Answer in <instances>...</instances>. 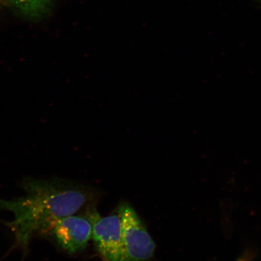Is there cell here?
Wrapping results in <instances>:
<instances>
[{"label": "cell", "mask_w": 261, "mask_h": 261, "mask_svg": "<svg viewBox=\"0 0 261 261\" xmlns=\"http://www.w3.org/2000/svg\"><path fill=\"white\" fill-rule=\"evenodd\" d=\"M22 188L25 194L21 197L0 198V210L14 215L9 226L24 250L35 233L43 232L60 218L74 215L91 198L84 186L65 179L25 178Z\"/></svg>", "instance_id": "6da1fadb"}, {"label": "cell", "mask_w": 261, "mask_h": 261, "mask_svg": "<svg viewBox=\"0 0 261 261\" xmlns=\"http://www.w3.org/2000/svg\"><path fill=\"white\" fill-rule=\"evenodd\" d=\"M122 221L126 261H148L154 256L155 244L134 208L122 203L117 208Z\"/></svg>", "instance_id": "7a4b0ae2"}, {"label": "cell", "mask_w": 261, "mask_h": 261, "mask_svg": "<svg viewBox=\"0 0 261 261\" xmlns=\"http://www.w3.org/2000/svg\"><path fill=\"white\" fill-rule=\"evenodd\" d=\"M92 224V238L104 261H126L122 221L118 214L100 217L96 211L87 216Z\"/></svg>", "instance_id": "3957f363"}, {"label": "cell", "mask_w": 261, "mask_h": 261, "mask_svg": "<svg viewBox=\"0 0 261 261\" xmlns=\"http://www.w3.org/2000/svg\"><path fill=\"white\" fill-rule=\"evenodd\" d=\"M68 253L83 251L92 238V224L87 216L70 215L54 222L43 231Z\"/></svg>", "instance_id": "277c9868"}, {"label": "cell", "mask_w": 261, "mask_h": 261, "mask_svg": "<svg viewBox=\"0 0 261 261\" xmlns=\"http://www.w3.org/2000/svg\"><path fill=\"white\" fill-rule=\"evenodd\" d=\"M0 6H8L30 18L47 15L51 7V0H0Z\"/></svg>", "instance_id": "5b68a950"}]
</instances>
